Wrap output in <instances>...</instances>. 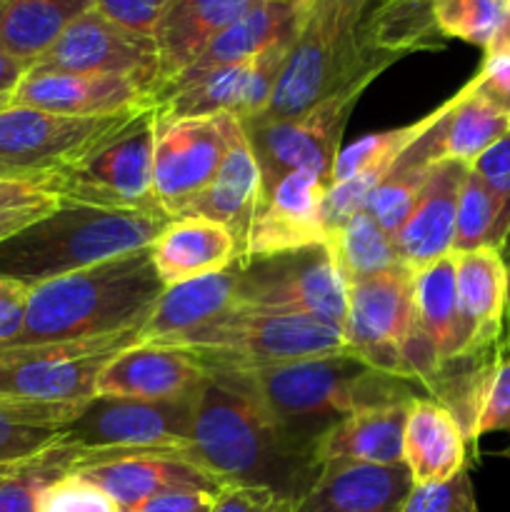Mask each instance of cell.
Masks as SVG:
<instances>
[{
  "mask_svg": "<svg viewBox=\"0 0 510 512\" xmlns=\"http://www.w3.org/2000/svg\"><path fill=\"white\" fill-rule=\"evenodd\" d=\"M430 0H308L270 103L248 123L293 118L338 93H360L415 53L443 50Z\"/></svg>",
  "mask_w": 510,
  "mask_h": 512,
  "instance_id": "cell-1",
  "label": "cell"
},
{
  "mask_svg": "<svg viewBox=\"0 0 510 512\" xmlns=\"http://www.w3.org/2000/svg\"><path fill=\"white\" fill-rule=\"evenodd\" d=\"M205 370L185 450L188 460L220 485L270 488L300 503L323 468L315 450L278 428L238 368L205 365Z\"/></svg>",
  "mask_w": 510,
  "mask_h": 512,
  "instance_id": "cell-2",
  "label": "cell"
},
{
  "mask_svg": "<svg viewBox=\"0 0 510 512\" xmlns=\"http://www.w3.org/2000/svg\"><path fill=\"white\" fill-rule=\"evenodd\" d=\"M165 285L150 248L30 285L20 345L68 343L128 333L148 323Z\"/></svg>",
  "mask_w": 510,
  "mask_h": 512,
  "instance_id": "cell-3",
  "label": "cell"
},
{
  "mask_svg": "<svg viewBox=\"0 0 510 512\" xmlns=\"http://www.w3.org/2000/svg\"><path fill=\"white\" fill-rule=\"evenodd\" d=\"M230 368L250 380L278 428L310 450L358 408L415 400L408 380L373 370L353 353Z\"/></svg>",
  "mask_w": 510,
  "mask_h": 512,
  "instance_id": "cell-4",
  "label": "cell"
},
{
  "mask_svg": "<svg viewBox=\"0 0 510 512\" xmlns=\"http://www.w3.org/2000/svg\"><path fill=\"white\" fill-rule=\"evenodd\" d=\"M160 208H100L63 203L0 243V278L35 285L150 248L170 223Z\"/></svg>",
  "mask_w": 510,
  "mask_h": 512,
  "instance_id": "cell-5",
  "label": "cell"
},
{
  "mask_svg": "<svg viewBox=\"0 0 510 512\" xmlns=\"http://www.w3.org/2000/svg\"><path fill=\"white\" fill-rule=\"evenodd\" d=\"M168 348L188 350L203 365H270L350 353L343 330L295 313L233 308Z\"/></svg>",
  "mask_w": 510,
  "mask_h": 512,
  "instance_id": "cell-6",
  "label": "cell"
},
{
  "mask_svg": "<svg viewBox=\"0 0 510 512\" xmlns=\"http://www.w3.org/2000/svg\"><path fill=\"white\" fill-rule=\"evenodd\" d=\"M140 330L68 343L0 348V400L88 403L105 365L140 345Z\"/></svg>",
  "mask_w": 510,
  "mask_h": 512,
  "instance_id": "cell-7",
  "label": "cell"
},
{
  "mask_svg": "<svg viewBox=\"0 0 510 512\" xmlns=\"http://www.w3.org/2000/svg\"><path fill=\"white\" fill-rule=\"evenodd\" d=\"M235 308L308 315L343 330L348 285L328 245H310L270 258L238 260Z\"/></svg>",
  "mask_w": 510,
  "mask_h": 512,
  "instance_id": "cell-8",
  "label": "cell"
},
{
  "mask_svg": "<svg viewBox=\"0 0 510 512\" xmlns=\"http://www.w3.org/2000/svg\"><path fill=\"white\" fill-rule=\"evenodd\" d=\"M155 125L158 118L150 103L93 153L58 170L63 203L100 208H158L153 198Z\"/></svg>",
  "mask_w": 510,
  "mask_h": 512,
  "instance_id": "cell-9",
  "label": "cell"
},
{
  "mask_svg": "<svg viewBox=\"0 0 510 512\" xmlns=\"http://www.w3.org/2000/svg\"><path fill=\"white\" fill-rule=\"evenodd\" d=\"M290 45L278 43L243 63L220 65L193 75H178L153 95L158 120L198 118V115L230 113L240 123L255 120L270 103Z\"/></svg>",
  "mask_w": 510,
  "mask_h": 512,
  "instance_id": "cell-10",
  "label": "cell"
},
{
  "mask_svg": "<svg viewBox=\"0 0 510 512\" xmlns=\"http://www.w3.org/2000/svg\"><path fill=\"white\" fill-rule=\"evenodd\" d=\"M198 393L180 400H133L93 395L65 440L98 453L188 450Z\"/></svg>",
  "mask_w": 510,
  "mask_h": 512,
  "instance_id": "cell-11",
  "label": "cell"
},
{
  "mask_svg": "<svg viewBox=\"0 0 510 512\" xmlns=\"http://www.w3.org/2000/svg\"><path fill=\"white\" fill-rule=\"evenodd\" d=\"M138 110L78 118L10 103L0 108V165L25 173L63 170L120 133Z\"/></svg>",
  "mask_w": 510,
  "mask_h": 512,
  "instance_id": "cell-12",
  "label": "cell"
},
{
  "mask_svg": "<svg viewBox=\"0 0 510 512\" xmlns=\"http://www.w3.org/2000/svg\"><path fill=\"white\" fill-rule=\"evenodd\" d=\"M240 118L230 113L158 120L153 148V198L178 218L190 200L215 178Z\"/></svg>",
  "mask_w": 510,
  "mask_h": 512,
  "instance_id": "cell-13",
  "label": "cell"
},
{
  "mask_svg": "<svg viewBox=\"0 0 510 512\" xmlns=\"http://www.w3.org/2000/svg\"><path fill=\"white\" fill-rule=\"evenodd\" d=\"M360 93H338L303 113L268 123H243L263 175V193L293 170H315L333 183L340 138Z\"/></svg>",
  "mask_w": 510,
  "mask_h": 512,
  "instance_id": "cell-14",
  "label": "cell"
},
{
  "mask_svg": "<svg viewBox=\"0 0 510 512\" xmlns=\"http://www.w3.org/2000/svg\"><path fill=\"white\" fill-rule=\"evenodd\" d=\"M413 330V273L405 265L348 285L343 338L350 353L373 370L415 383L403 360Z\"/></svg>",
  "mask_w": 510,
  "mask_h": 512,
  "instance_id": "cell-15",
  "label": "cell"
},
{
  "mask_svg": "<svg viewBox=\"0 0 510 512\" xmlns=\"http://www.w3.org/2000/svg\"><path fill=\"white\" fill-rule=\"evenodd\" d=\"M30 68L130 78L148 88L150 98L160 80L155 40L113 23L95 8L80 15Z\"/></svg>",
  "mask_w": 510,
  "mask_h": 512,
  "instance_id": "cell-16",
  "label": "cell"
},
{
  "mask_svg": "<svg viewBox=\"0 0 510 512\" xmlns=\"http://www.w3.org/2000/svg\"><path fill=\"white\" fill-rule=\"evenodd\" d=\"M330 180L315 170H293L265 190L238 248V260L323 245L328 240L323 203Z\"/></svg>",
  "mask_w": 510,
  "mask_h": 512,
  "instance_id": "cell-17",
  "label": "cell"
},
{
  "mask_svg": "<svg viewBox=\"0 0 510 512\" xmlns=\"http://www.w3.org/2000/svg\"><path fill=\"white\" fill-rule=\"evenodd\" d=\"M455 255L460 353L500 355L508 318V268L500 250L480 248Z\"/></svg>",
  "mask_w": 510,
  "mask_h": 512,
  "instance_id": "cell-18",
  "label": "cell"
},
{
  "mask_svg": "<svg viewBox=\"0 0 510 512\" xmlns=\"http://www.w3.org/2000/svg\"><path fill=\"white\" fill-rule=\"evenodd\" d=\"M468 170L470 165L460 160H440L430 165L428 180L408 220L393 238L400 265L413 275L453 255L458 200Z\"/></svg>",
  "mask_w": 510,
  "mask_h": 512,
  "instance_id": "cell-19",
  "label": "cell"
},
{
  "mask_svg": "<svg viewBox=\"0 0 510 512\" xmlns=\"http://www.w3.org/2000/svg\"><path fill=\"white\" fill-rule=\"evenodd\" d=\"M10 103L48 113L98 118L150 105V93L130 78L30 68L15 88Z\"/></svg>",
  "mask_w": 510,
  "mask_h": 512,
  "instance_id": "cell-20",
  "label": "cell"
},
{
  "mask_svg": "<svg viewBox=\"0 0 510 512\" xmlns=\"http://www.w3.org/2000/svg\"><path fill=\"white\" fill-rule=\"evenodd\" d=\"M205 365L188 350L135 345L115 355L95 383V395L133 400H180L200 390Z\"/></svg>",
  "mask_w": 510,
  "mask_h": 512,
  "instance_id": "cell-21",
  "label": "cell"
},
{
  "mask_svg": "<svg viewBox=\"0 0 510 512\" xmlns=\"http://www.w3.org/2000/svg\"><path fill=\"white\" fill-rule=\"evenodd\" d=\"M510 133V115L480 98L468 83L438 108L433 125L403 153L410 163L433 165L460 160L473 165L490 145Z\"/></svg>",
  "mask_w": 510,
  "mask_h": 512,
  "instance_id": "cell-22",
  "label": "cell"
},
{
  "mask_svg": "<svg viewBox=\"0 0 510 512\" xmlns=\"http://www.w3.org/2000/svg\"><path fill=\"white\" fill-rule=\"evenodd\" d=\"M78 473L100 485L123 510L163 490L198 488L218 493L223 488L213 475L188 460L185 450H133Z\"/></svg>",
  "mask_w": 510,
  "mask_h": 512,
  "instance_id": "cell-23",
  "label": "cell"
},
{
  "mask_svg": "<svg viewBox=\"0 0 510 512\" xmlns=\"http://www.w3.org/2000/svg\"><path fill=\"white\" fill-rule=\"evenodd\" d=\"M413 480L405 465L325 463L298 512H398Z\"/></svg>",
  "mask_w": 510,
  "mask_h": 512,
  "instance_id": "cell-24",
  "label": "cell"
},
{
  "mask_svg": "<svg viewBox=\"0 0 510 512\" xmlns=\"http://www.w3.org/2000/svg\"><path fill=\"white\" fill-rule=\"evenodd\" d=\"M250 3L253 0H168L153 30L160 65L158 88L198 63L210 43Z\"/></svg>",
  "mask_w": 510,
  "mask_h": 512,
  "instance_id": "cell-25",
  "label": "cell"
},
{
  "mask_svg": "<svg viewBox=\"0 0 510 512\" xmlns=\"http://www.w3.org/2000/svg\"><path fill=\"white\" fill-rule=\"evenodd\" d=\"M150 260L168 288L228 270L238 260V240L215 220L183 215L170 220L150 243Z\"/></svg>",
  "mask_w": 510,
  "mask_h": 512,
  "instance_id": "cell-26",
  "label": "cell"
},
{
  "mask_svg": "<svg viewBox=\"0 0 510 512\" xmlns=\"http://www.w3.org/2000/svg\"><path fill=\"white\" fill-rule=\"evenodd\" d=\"M468 438L455 415L433 398H415L405 418L403 465L413 485H438L468 468Z\"/></svg>",
  "mask_w": 510,
  "mask_h": 512,
  "instance_id": "cell-27",
  "label": "cell"
},
{
  "mask_svg": "<svg viewBox=\"0 0 510 512\" xmlns=\"http://www.w3.org/2000/svg\"><path fill=\"white\" fill-rule=\"evenodd\" d=\"M235 293H238V260L223 273L168 285L160 295L153 315L140 330V345L178 343L188 333L233 310Z\"/></svg>",
  "mask_w": 510,
  "mask_h": 512,
  "instance_id": "cell-28",
  "label": "cell"
},
{
  "mask_svg": "<svg viewBox=\"0 0 510 512\" xmlns=\"http://www.w3.org/2000/svg\"><path fill=\"white\" fill-rule=\"evenodd\" d=\"M260 198H263V175H260V165L250 148L243 123H240L215 178L205 185L203 193L190 200V205L178 218L200 215V218L215 220L235 235L240 248V240L248 230Z\"/></svg>",
  "mask_w": 510,
  "mask_h": 512,
  "instance_id": "cell-29",
  "label": "cell"
},
{
  "mask_svg": "<svg viewBox=\"0 0 510 512\" xmlns=\"http://www.w3.org/2000/svg\"><path fill=\"white\" fill-rule=\"evenodd\" d=\"M410 403H388L358 408L335 423L315 445L318 463L403 465L405 418Z\"/></svg>",
  "mask_w": 510,
  "mask_h": 512,
  "instance_id": "cell-30",
  "label": "cell"
},
{
  "mask_svg": "<svg viewBox=\"0 0 510 512\" xmlns=\"http://www.w3.org/2000/svg\"><path fill=\"white\" fill-rule=\"evenodd\" d=\"M308 0H253L185 73L243 63L278 43H293ZM160 90V88H158Z\"/></svg>",
  "mask_w": 510,
  "mask_h": 512,
  "instance_id": "cell-31",
  "label": "cell"
},
{
  "mask_svg": "<svg viewBox=\"0 0 510 512\" xmlns=\"http://www.w3.org/2000/svg\"><path fill=\"white\" fill-rule=\"evenodd\" d=\"M93 8V0H8L0 13V48L33 65L80 15Z\"/></svg>",
  "mask_w": 510,
  "mask_h": 512,
  "instance_id": "cell-32",
  "label": "cell"
},
{
  "mask_svg": "<svg viewBox=\"0 0 510 512\" xmlns=\"http://www.w3.org/2000/svg\"><path fill=\"white\" fill-rule=\"evenodd\" d=\"M83 405L0 400V465L25 463L63 443Z\"/></svg>",
  "mask_w": 510,
  "mask_h": 512,
  "instance_id": "cell-33",
  "label": "cell"
},
{
  "mask_svg": "<svg viewBox=\"0 0 510 512\" xmlns=\"http://www.w3.org/2000/svg\"><path fill=\"white\" fill-rule=\"evenodd\" d=\"M413 325L433 345L440 363L460 353L455 255L413 275Z\"/></svg>",
  "mask_w": 510,
  "mask_h": 512,
  "instance_id": "cell-34",
  "label": "cell"
},
{
  "mask_svg": "<svg viewBox=\"0 0 510 512\" xmlns=\"http://www.w3.org/2000/svg\"><path fill=\"white\" fill-rule=\"evenodd\" d=\"M108 455L98 450H85L63 440L55 448L15 465L5 478H0V512H35L40 493L53 480L68 473L105 463Z\"/></svg>",
  "mask_w": 510,
  "mask_h": 512,
  "instance_id": "cell-35",
  "label": "cell"
},
{
  "mask_svg": "<svg viewBox=\"0 0 510 512\" xmlns=\"http://www.w3.org/2000/svg\"><path fill=\"white\" fill-rule=\"evenodd\" d=\"M325 245H328L345 285L373 278V275L400 265L393 238L365 210L330 230Z\"/></svg>",
  "mask_w": 510,
  "mask_h": 512,
  "instance_id": "cell-36",
  "label": "cell"
},
{
  "mask_svg": "<svg viewBox=\"0 0 510 512\" xmlns=\"http://www.w3.org/2000/svg\"><path fill=\"white\" fill-rule=\"evenodd\" d=\"M510 243V210L468 170L458 200L453 253L495 248L503 253Z\"/></svg>",
  "mask_w": 510,
  "mask_h": 512,
  "instance_id": "cell-37",
  "label": "cell"
},
{
  "mask_svg": "<svg viewBox=\"0 0 510 512\" xmlns=\"http://www.w3.org/2000/svg\"><path fill=\"white\" fill-rule=\"evenodd\" d=\"M63 205L58 170L0 178V243Z\"/></svg>",
  "mask_w": 510,
  "mask_h": 512,
  "instance_id": "cell-38",
  "label": "cell"
},
{
  "mask_svg": "<svg viewBox=\"0 0 510 512\" xmlns=\"http://www.w3.org/2000/svg\"><path fill=\"white\" fill-rule=\"evenodd\" d=\"M430 13L445 40L458 38L488 50L510 18V0H430Z\"/></svg>",
  "mask_w": 510,
  "mask_h": 512,
  "instance_id": "cell-39",
  "label": "cell"
},
{
  "mask_svg": "<svg viewBox=\"0 0 510 512\" xmlns=\"http://www.w3.org/2000/svg\"><path fill=\"white\" fill-rule=\"evenodd\" d=\"M435 165V163H433ZM430 165L410 163V160L400 158L395 168L383 178V183L370 193L368 203H365V213L390 235L395 238L403 223L408 220L410 210H413L415 200H418L420 190H423L425 180H428Z\"/></svg>",
  "mask_w": 510,
  "mask_h": 512,
  "instance_id": "cell-40",
  "label": "cell"
},
{
  "mask_svg": "<svg viewBox=\"0 0 510 512\" xmlns=\"http://www.w3.org/2000/svg\"><path fill=\"white\" fill-rule=\"evenodd\" d=\"M435 115H438V110H433L430 115L420 118L418 123L383 130V133L365 135V138H360L358 143H353L350 148L340 150L333 165V183L348 180L350 175L360 173V170L370 168V165L385 163V160H400L405 150L433 125Z\"/></svg>",
  "mask_w": 510,
  "mask_h": 512,
  "instance_id": "cell-41",
  "label": "cell"
},
{
  "mask_svg": "<svg viewBox=\"0 0 510 512\" xmlns=\"http://www.w3.org/2000/svg\"><path fill=\"white\" fill-rule=\"evenodd\" d=\"M35 512H123V508L83 473H68L40 493Z\"/></svg>",
  "mask_w": 510,
  "mask_h": 512,
  "instance_id": "cell-42",
  "label": "cell"
},
{
  "mask_svg": "<svg viewBox=\"0 0 510 512\" xmlns=\"http://www.w3.org/2000/svg\"><path fill=\"white\" fill-rule=\"evenodd\" d=\"M398 512H480L468 468L438 485H413Z\"/></svg>",
  "mask_w": 510,
  "mask_h": 512,
  "instance_id": "cell-43",
  "label": "cell"
},
{
  "mask_svg": "<svg viewBox=\"0 0 510 512\" xmlns=\"http://www.w3.org/2000/svg\"><path fill=\"white\" fill-rule=\"evenodd\" d=\"M468 85L500 113L510 115V43L490 45L483 65Z\"/></svg>",
  "mask_w": 510,
  "mask_h": 512,
  "instance_id": "cell-44",
  "label": "cell"
},
{
  "mask_svg": "<svg viewBox=\"0 0 510 512\" xmlns=\"http://www.w3.org/2000/svg\"><path fill=\"white\" fill-rule=\"evenodd\" d=\"M510 433V348L495 363L490 373L488 388H485L483 408H480L478 425H475V440L485 433Z\"/></svg>",
  "mask_w": 510,
  "mask_h": 512,
  "instance_id": "cell-45",
  "label": "cell"
},
{
  "mask_svg": "<svg viewBox=\"0 0 510 512\" xmlns=\"http://www.w3.org/2000/svg\"><path fill=\"white\" fill-rule=\"evenodd\" d=\"M213 512H298V500L255 485H223L215 495Z\"/></svg>",
  "mask_w": 510,
  "mask_h": 512,
  "instance_id": "cell-46",
  "label": "cell"
},
{
  "mask_svg": "<svg viewBox=\"0 0 510 512\" xmlns=\"http://www.w3.org/2000/svg\"><path fill=\"white\" fill-rule=\"evenodd\" d=\"M93 3L95 10H100L113 23L153 38V30L168 0H93Z\"/></svg>",
  "mask_w": 510,
  "mask_h": 512,
  "instance_id": "cell-47",
  "label": "cell"
},
{
  "mask_svg": "<svg viewBox=\"0 0 510 512\" xmlns=\"http://www.w3.org/2000/svg\"><path fill=\"white\" fill-rule=\"evenodd\" d=\"M470 170L510 210V133L490 145L483 155H478Z\"/></svg>",
  "mask_w": 510,
  "mask_h": 512,
  "instance_id": "cell-48",
  "label": "cell"
},
{
  "mask_svg": "<svg viewBox=\"0 0 510 512\" xmlns=\"http://www.w3.org/2000/svg\"><path fill=\"white\" fill-rule=\"evenodd\" d=\"M28 298V283L15 278H0V348H10L23 335Z\"/></svg>",
  "mask_w": 510,
  "mask_h": 512,
  "instance_id": "cell-49",
  "label": "cell"
},
{
  "mask_svg": "<svg viewBox=\"0 0 510 512\" xmlns=\"http://www.w3.org/2000/svg\"><path fill=\"white\" fill-rule=\"evenodd\" d=\"M215 495L218 493H213V490L198 488L163 490V493L150 495L143 503L123 512H213Z\"/></svg>",
  "mask_w": 510,
  "mask_h": 512,
  "instance_id": "cell-50",
  "label": "cell"
},
{
  "mask_svg": "<svg viewBox=\"0 0 510 512\" xmlns=\"http://www.w3.org/2000/svg\"><path fill=\"white\" fill-rule=\"evenodd\" d=\"M28 70V63H23V60H18L15 55L5 53L0 48V103H10L15 88H18V83L25 78Z\"/></svg>",
  "mask_w": 510,
  "mask_h": 512,
  "instance_id": "cell-51",
  "label": "cell"
},
{
  "mask_svg": "<svg viewBox=\"0 0 510 512\" xmlns=\"http://www.w3.org/2000/svg\"><path fill=\"white\" fill-rule=\"evenodd\" d=\"M505 268H508V318H505V345L510 348V253L503 255Z\"/></svg>",
  "mask_w": 510,
  "mask_h": 512,
  "instance_id": "cell-52",
  "label": "cell"
},
{
  "mask_svg": "<svg viewBox=\"0 0 510 512\" xmlns=\"http://www.w3.org/2000/svg\"><path fill=\"white\" fill-rule=\"evenodd\" d=\"M8 175H25V170L8 168V165H0V178H8Z\"/></svg>",
  "mask_w": 510,
  "mask_h": 512,
  "instance_id": "cell-53",
  "label": "cell"
},
{
  "mask_svg": "<svg viewBox=\"0 0 510 512\" xmlns=\"http://www.w3.org/2000/svg\"><path fill=\"white\" fill-rule=\"evenodd\" d=\"M495 43H510V18H508V25H505V30L500 33V38L495 40Z\"/></svg>",
  "mask_w": 510,
  "mask_h": 512,
  "instance_id": "cell-54",
  "label": "cell"
},
{
  "mask_svg": "<svg viewBox=\"0 0 510 512\" xmlns=\"http://www.w3.org/2000/svg\"><path fill=\"white\" fill-rule=\"evenodd\" d=\"M15 465H20V463H8V465H0V478H5V475H8L10 470L15 468Z\"/></svg>",
  "mask_w": 510,
  "mask_h": 512,
  "instance_id": "cell-55",
  "label": "cell"
},
{
  "mask_svg": "<svg viewBox=\"0 0 510 512\" xmlns=\"http://www.w3.org/2000/svg\"><path fill=\"white\" fill-rule=\"evenodd\" d=\"M5 5H8V0H0V13H3V10H5Z\"/></svg>",
  "mask_w": 510,
  "mask_h": 512,
  "instance_id": "cell-56",
  "label": "cell"
},
{
  "mask_svg": "<svg viewBox=\"0 0 510 512\" xmlns=\"http://www.w3.org/2000/svg\"><path fill=\"white\" fill-rule=\"evenodd\" d=\"M503 455H505V458H508V460H510V445H508V448H505V450H503Z\"/></svg>",
  "mask_w": 510,
  "mask_h": 512,
  "instance_id": "cell-57",
  "label": "cell"
},
{
  "mask_svg": "<svg viewBox=\"0 0 510 512\" xmlns=\"http://www.w3.org/2000/svg\"><path fill=\"white\" fill-rule=\"evenodd\" d=\"M5 105H10V103H0V108H5Z\"/></svg>",
  "mask_w": 510,
  "mask_h": 512,
  "instance_id": "cell-58",
  "label": "cell"
}]
</instances>
